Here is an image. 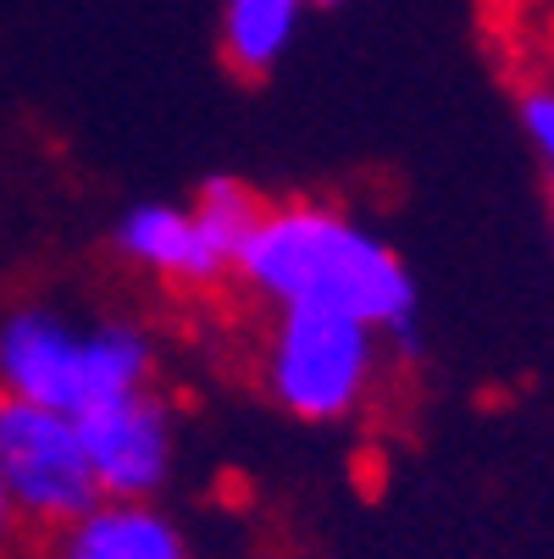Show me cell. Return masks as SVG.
Masks as SVG:
<instances>
[{"instance_id":"6da1fadb","label":"cell","mask_w":554,"mask_h":559,"mask_svg":"<svg viewBox=\"0 0 554 559\" xmlns=\"http://www.w3.org/2000/svg\"><path fill=\"white\" fill-rule=\"evenodd\" d=\"M267 310H344L393 355L422 349V288L388 233L333 200H267L233 272Z\"/></svg>"},{"instance_id":"7a4b0ae2","label":"cell","mask_w":554,"mask_h":559,"mask_svg":"<svg viewBox=\"0 0 554 559\" xmlns=\"http://www.w3.org/2000/svg\"><path fill=\"white\" fill-rule=\"evenodd\" d=\"M162 344L122 310L23 299L0 316V399L84 421L144 388H162Z\"/></svg>"},{"instance_id":"3957f363","label":"cell","mask_w":554,"mask_h":559,"mask_svg":"<svg viewBox=\"0 0 554 559\" xmlns=\"http://www.w3.org/2000/svg\"><path fill=\"white\" fill-rule=\"evenodd\" d=\"M267 194H256L245 178H205L178 200H139L128 205L106 250L122 272L173 288V294H211L227 288L239 272V250L261 216Z\"/></svg>"},{"instance_id":"277c9868","label":"cell","mask_w":554,"mask_h":559,"mask_svg":"<svg viewBox=\"0 0 554 559\" xmlns=\"http://www.w3.org/2000/svg\"><path fill=\"white\" fill-rule=\"evenodd\" d=\"M388 344L344 310H267L256 382L288 421L305 427H344L355 421L382 377Z\"/></svg>"},{"instance_id":"5b68a950","label":"cell","mask_w":554,"mask_h":559,"mask_svg":"<svg viewBox=\"0 0 554 559\" xmlns=\"http://www.w3.org/2000/svg\"><path fill=\"white\" fill-rule=\"evenodd\" d=\"M0 471H7V493L34 543L106 499L84 427L61 411L23 405V399H0Z\"/></svg>"},{"instance_id":"8992f818","label":"cell","mask_w":554,"mask_h":559,"mask_svg":"<svg viewBox=\"0 0 554 559\" xmlns=\"http://www.w3.org/2000/svg\"><path fill=\"white\" fill-rule=\"evenodd\" d=\"M106 499H162L178 471V411L162 388L128 393L78 421Z\"/></svg>"},{"instance_id":"52a82bcc","label":"cell","mask_w":554,"mask_h":559,"mask_svg":"<svg viewBox=\"0 0 554 559\" xmlns=\"http://www.w3.org/2000/svg\"><path fill=\"white\" fill-rule=\"evenodd\" d=\"M34 548L39 559H195L189 526L162 499H101Z\"/></svg>"},{"instance_id":"ba28073f","label":"cell","mask_w":554,"mask_h":559,"mask_svg":"<svg viewBox=\"0 0 554 559\" xmlns=\"http://www.w3.org/2000/svg\"><path fill=\"white\" fill-rule=\"evenodd\" d=\"M316 0H222L216 12V50L227 61V72L239 78H272Z\"/></svg>"},{"instance_id":"9c48e42d","label":"cell","mask_w":554,"mask_h":559,"mask_svg":"<svg viewBox=\"0 0 554 559\" xmlns=\"http://www.w3.org/2000/svg\"><path fill=\"white\" fill-rule=\"evenodd\" d=\"M516 117H521V133H527L532 155H538L543 173H549V222H554V84H532V90H521Z\"/></svg>"},{"instance_id":"30bf717a","label":"cell","mask_w":554,"mask_h":559,"mask_svg":"<svg viewBox=\"0 0 554 559\" xmlns=\"http://www.w3.org/2000/svg\"><path fill=\"white\" fill-rule=\"evenodd\" d=\"M23 548H34V537H28V526L17 521V504H12V493H7V471H0V559H17Z\"/></svg>"}]
</instances>
